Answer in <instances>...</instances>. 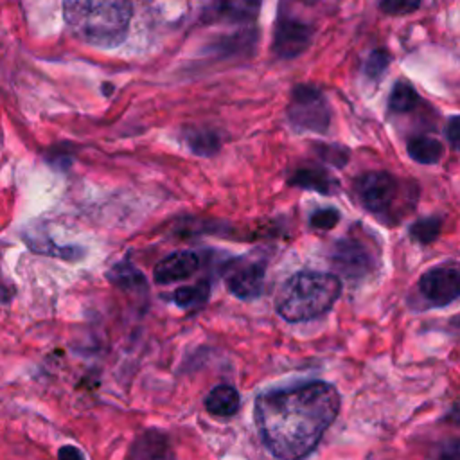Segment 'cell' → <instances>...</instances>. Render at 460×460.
<instances>
[{
    "label": "cell",
    "mask_w": 460,
    "mask_h": 460,
    "mask_svg": "<svg viewBox=\"0 0 460 460\" xmlns=\"http://www.w3.org/2000/svg\"><path fill=\"white\" fill-rule=\"evenodd\" d=\"M388 54L383 52V50H374L368 59H367V65H365V72L370 79H377L388 66Z\"/></svg>",
    "instance_id": "22"
},
{
    "label": "cell",
    "mask_w": 460,
    "mask_h": 460,
    "mask_svg": "<svg viewBox=\"0 0 460 460\" xmlns=\"http://www.w3.org/2000/svg\"><path fill=\"white\" fill-rule=\"evenodd\" d=\"M338 221H340V212L331 207L320 208L311 216V226L318 230H331L338 225Z\"/></svg>",
    "instance_id": "21"
},
{
    "label": "cell",
    "mask_w": 460,
    "mask_h": 460,
    "mask_svg": "<svg viewBox=\"0 0 460 460\" xmlns=\"http://www.w3.org/2000/svg\"><path fill=\"white\" fill-rule=\"evenodd\" d=\"M289 181L302 189H311L322 194H331L336 187L334 178L329 176V172L320 167H300L293 172Z\"/></svg>",
    "instance_id": "12"
},
{
    "label": "cell",
    "mask_w": 460,
    "mask_h": 460,
    "mask_svg": "<svg viewBox=\"0 0 460 460\" xmlns=\"http://www.w3.org/2000/svg\"><path fill=\"white\" fill-rule=\"evenodd\" d=\"M354 190L359 203L368 212L383 217L394 212V207L401 194V183L390 172L370 171L356 180Z\"/></svg>",
    "instance_id": "5"
},
{
    "label": "cell",
    "mask_w": 460,
    "mask_h": 460,
    "mask_svg": "<svg viewBox=\"0 0 460 460\" xmlns=\"http://www.w3.org/2000/svg\"><path fill=\"white\" fill-rule=\"evenodd\" d=\"M199 255L190 250H178L165 255L153 271L158 284H172L194 275L199 268Z\"/></svg>",
    "instance_id": "10"
},
{
    "label": "cell",
    "mask_w": 460,
    "mask_h": 460,
    "mask_svg": "<svg viewBox=\"0 0 460 460\" xmlns=\"http://www.w3.org/2000/svg\"><path fill=\"white\" fill-rule=\"evenodd\" d=\"M110 279L124 288H135V286H146V280L142 279L140 271L135 270L131 264L124 262V264H117L111 271H110Z\"/></svg>",
    "instance_id": "20"
},
{
    "label": "cell",
    "mask_w": 460,
    "mask_h": 460,
    "mask_svg": "<svg viewBox=\"0 0 460 460\" xmlns=\"http://www.w3.org/2000/svg\"><path fill=\"white\" fill-rule=\"evenodd\" d=\"M58 456L59 458H83V451H79L75 446H63L59 451H58Z\"/></svg>",
    "instance_id": "25"
},
{
    "label": "cell",
    "mask_w": 460,
    "mask_h": 460,
    "mask_svg": "<svg viewBox=\"0 0 460 460\" xmlns=\"http://www.w3.org/2000/svg\"><path fill=\"white\" fill-rule=\"evenodd\" d=\"M340 295L341 280L334 273L298 271L282 282L275 309L286 322H305L325 314Z\"/></svg>",
    "instance_id": "3"
},
{
    "label": "cell",
    "mask_w": 460,
    "mask_h": 460,
    "mask_svg": "<svg viewBox=\"0 0 460 460\" xmlns=\"http://www.w3.org/2000/svg\"><path fill=\"white\" fill-rule=\"evenodd\" d=\"M419 104V93L410 83L399 81L392 88L390 99H388V108L394 113H406L411 111Z\"/></svg>",
    "instance_id": "16"
},
{
    "label": "cell",
    "mask_w": 460,
    "mask_h": 460,
    "mask_svg": "<svg viewBox=\"0 0 460 460\" xmlns=\"http://www.w3.org/2000/svg\"><path fill=\"white\" fill-rule=\"evenodd\" d=\"M420 5V0H381L379 7L386 14H408Z\"/></svg>",
    "instance_id": "23"
},
{
    "label": "cell",
    "mask_w": 460,
    "mask_h": 460,
    "mask_svg": "<svg viewBox=\"0 0 460 460\" xmlns=\"http://www.w3.org/2000/svg\"><path fill=\"white\" fill-rule=\"evenodd\" d=\"M313 40V27L302 20L279 18L273 38V50L280 58H295L304 52Z\"/></svg>",
    "instance_id": "8"
},
{
    "label": "cell",
    "mask_w": 460,
    "mask_h": 460,
    "mask_svg": "<svg viewBox=\"0 0 460 460\" xmlns=\"http://www.w3.org/2000/svg\"><path fill=\"white\" fill-rule=\"evenodd\" d=\"M264 275H266V259L241 257L226 271L225 282L228 291L234 296L241 300H252L261 295Z\"/></svg>",
    "instance_id": "6"
},
{
    "label": "cell",
    "mask_w": 460,
    "mask_h": 460,
    "mask_svg": "<svg viewBox=\"0 0 460 460\" xmlns=\"http://www.w3.org/2000/svg\"><path fill=\"white\" fill-rule=\"evenodd\" d=\"M167 442L162 433L149 431L140 437V440L133 446V456H165L167 455Z\"/></svg>",
    "instance_id": "17"
},
{
    "label": "cell",
    "mask_w": 460,
    "mask_h": 460,
    "mask_svg": "<svg viewBox=\"0 0 460 460\" xmlns=\"http://www.w3.org/2000/svg\"><path fill=\"white\" fill-rule=\"evenodd\" d=\"M212 11L230 22H248L257 16L259 0H212Z\"/></svg>",
    "instance_id": "13"
},
{
    "label": "cell",
    "mask_w": 460,
    "mask_h": 460,
    "mask_svg": "<svg viewBox=\"0 0 460 460\" xmlns=\"http://www.w3.org/2000/svg\"><path fill=\"white\" fill-rule=\"evenodd\" d=\"M420 295L433 305H447L460 298V270L453 264L435 266L419 279Z\"/></svg>",
    "instance_id": "7"
},
{
    "label": "cell",
    "mask_w": 460,
    "mask_h": 460,
    "mask_svg": "<svg viewBox=\"0 0 460 460\" xmlns=\"http://www.w3.org/2000/svg\"><path fill=\"white\" fill-rule=\"evenodd\" d=\"M208 296H210V286L207 280H201L192 286H181L172 293L176 305H180L183 309L199 307L201 304H205L208 300Z\"/></svg>",
    "instance_id": "15"
},
{
    "label": "cell",
    "mask_w": 460,
    "mask_h": 460,
    "mask_svg": "<svg viewBox=\"0 0 460 460\" xmlns=\"http://www.w3.org/2000/svg\"><path fill=\"white\" fill-rule=\"evenodd\" d=\"M288 119L295 129L323 133L331 124V110L318 88L300 84L293 90Z\"/></svg>",
    "instance_id": "4"
},
{
    "label": "cell",
    "mask_w": 460,
    "mask_h": 460,
    "mask_svg": "<svg viewBox=\"0 0 460 460\" xmlns=\"http://www.w3.org/2000/svg\"><path fill=\"white\" fill-rule=\"evenodd\" d=\"M241 406L237 390L230 385H219L205 397V410L214 417H232Z\"/></svg>",
    "instance_id": "11"
},
{
    "label": "cell",
    "mask_w": 460,
    "mask_h": 460,
    "mask_svg": "<svg viewBox=\"0 0 460 460\" xmlns=\"http://www.w3.org/2000/svg\"><path fill=\"white\" fill-rule=\"evenodd\" d=\"M187 144L189 147L196 153V155H203V156H210L217 151L219 147V138L214 131L208 129H201V131H192L187 137Z\"/></svg>",
    "instance_id": "18"
},
{
    "label": "cell",
    "mask_w": 460,
    "mask_h": 460,
    "mask_svg": "<svg viewBox=\"0 0 460 460\" xmlns=\"http://www.w3.org/2000/svg\"><path fill=\"white\" fill-rule=\"evenodd\" d=\"M440 226H442V221L437 216H431V217H426V219H419L417 223H413L410 226V235L417 243L429 244V243H433L438 237Z\"/></svg>",
    "instance_id": "19"
},
{
    "label": "cell",
    "mask_w": 460,
    "mask_h": 460,
    "mask_svg": "<svg viewBox=\"0 0 460 460\" xmlns=\"http://www.w3.org/2000/svg\"><path fill=\"white\" fill-rule=\"evenodd\" d=\"M63 16L83 43L111 49L124 41L131 18L129 0H65Z\"/></svg>",
    "instance_id": "2"
},
{
    "label": "cell",
    "mask_w": 460,
    "mask_h": 460,
    "mask_svg": "<svg viewBox=\"0 0 460 460\" xmlns=\"http://www.w3.org/2000/svg\"><path fill=\"white\" fill-rule=\"evenodd\" d=\"M446 137L455 149H460V115H455L447 120Z\"/></svg>",
    "instance_id": "24"
},
{
    "label": "cell",
    "mask_w": 460,
    "mask_h": 460,
    "mask_svg": "<svg viewBox=\"0 0 460 460\" xmlns=\"http://www.w3.org/2000/svg\"><path fill=\"white\" fill-rule=\"evenodd\" d=\"M332 262L347 277H363L374 268L370 250L358 239H340L332 250Z\"/></svg>",
    "instance_id": "9"
},
{
    "label": "cell",
    "mask_w": 460,
    "mask_h": 460,
    "mask_svg": "<svg viewBox=\"0 0 460 460\" xmlns=\"http://www.w3.org/2000/svg\"><path fill=\"white\" fill-rule=\"evenodd\" d=\"M340 406L338 390L325 381L268 390L255 399V426L273 456L302 458L318 446Z\"/></svg>",
    "instance_id": "1"
},
{
    "label": "cell",
    "mask_w": 460,
    "mask_h": 460,
    "mask_svg": "<svg viewBox=\"0 0 460 460\" xmlns=\"http://www.w3.org/2000/svg\"><path fill=\"white\" fill-rule=\"evenodd\" d=\"M406 151L413 162L422 164V165H431L442 158L444 146L440 144V140H437L433 137L420 135V137H413L408 140Z\"/></svg>",
    "instance_id": "14"
}]
</instances>
